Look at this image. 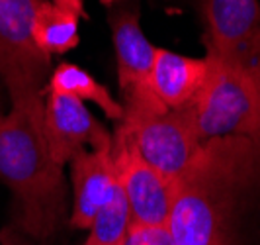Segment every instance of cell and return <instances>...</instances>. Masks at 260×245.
I'll list each match as a JSON object with an SVG mask.
<instances>
[{"mask_svg":"<svg viewBox=\"0 0 260 245\" xmlns=\"http://www.w3.org/2000/svg\"><path fill=\"white\" fill-rule=\"evenodd\" d=\"M45 0H0V78L6 89L31 85L45 92L51 57L34 41V22Z\"/></svg>","mask_w":260,"mask_h":245,"instance_id":"obj_5","label":"cell"},{"mask_svg":"<svg viewBox=\"0 0 260 245\" xmlns=\"http://www.w3.org/2000/svg\"><path fill=\"white\" fill-rule=\"evenodd\" d=\"M82 0H45L34 22V41L47 57L61 55L78 43V22L84 18Z\"/></svg>","mask_w":260,"mask_h":245,"instance_id":"obj_12","label":"cell"},{"mask_svg":"<svg viewBox=\"0 0 260 245\" xmlns=\"http://www.w3.org/2000/svg\"><path fill=\"white\" fill-rule=\"evenodd\" d=\"M45 94L43 129L51 157L61 167L71 163V159L82 149L110 133L78 98L53 91Z\"/></svg>","mask_w":260,"mask_h":245,"instance_id":"obj_10","label":"cell"},{"mask_svg":"<svg viewBox=\"0 0 260 245\" xmlns=\"http://www.w3.org/2000/svg\"><path fill=\"white\" fill-rule=\"evenodd\" d=\"M0 112H2V96H0Z\"/></svg>","mask_w":260,"mask_h":245,"instance_id":"obj_18","label":"cell"},{"mask_svg":"<svg viewBox=\"0 0 260 245\" xmlns=\"http://www.w3.org/2000/svg\"><path fill=\"white\" fill-rule=\"evenodd\" d=\"M206 78L192 100L202 142L260 140V80L252 67L206 51Z\"/></svg>","mask_w":260,"mask_h":245,"instance_id":"obj_4","label":"cell"},{"mask_svg":"<svg viewBox=\"0 0 260 245\" xmlns=\"http://www.w3.org/2000/svg\"><path fill=\"white\" fill-rule=\"evenodd\" d=\"M112 151L117 169V181L129 208L133 224H167L174 181L151 167L127 138L114 133Z\"/></svg>","mask_w":260,"mask_h":245,"instance_id":"obj_6","label":"cell"},{"mask_svg":"<svg viewBox=\"0 0 260 245\" xmlns=\"http://www.w3.org/2000/svg\"><path fill=\"white\" fill-rule=\"evenodd\" d=\"M47 91L71 94L80 102L96 104L106 114V118L116 124L123 118V104L117 102L104 85H100L88 71L80 69L78 65L61 63L57 69H53L45 87V92Z\"/></svg>","mask_w":260,"mask_h":245,"instance_id":"obj_13","label":"cell"},{"mask_svg":"<svg viewBox=\"0 0 260 245\" xmlns=\"http://www.w3.org/2000/svg\"><path fill=\"white\" fill-rule=\"evenodd\" d=\"M206 51L254 65L260 55L258 0H200Z\"/></svg>","mask_w":260,"mask_h":245,"instance_id":"obj_7","label":"cell"},{"mask_svg":"<svg viewBox=\"0 0 260 245\" xmlns=\"http://www.w3.org/2000/svg\"><path fill=\"white\" fill-rule=\"evenodd\" d=\"M123 245H176L167 224H133L129 222Z\"/></svg>","mask_w":260,"mask_h":245,"instance_id":"obj_14","label":"cell"},{"mask_svg":"<svg viewBox=\"0 0 260 245\" xmlns=\"http://www.w3.org/2000/svg\"><path fill=\"white\" fill-rule=\"evenodd\" d=\"M6 91L12 106L10 112H0V181L14 196L20 232L39 241L49 239L67 216V186L43 129L45 92L31 85Z\"/></svg>","mask_w":260,"mask_h":245,"instance_id":"obj_1","label":"cell"},{"mask_svg":"<svg viewBox=\"0 0 260 245\" xmlns=\"http://www.w3.org/2000/svg\"><path fill=\"white\" fill-rule=\"evenodd\" d=\"M252 69H254V67H252ZM254 73H256V77H258V80H260V71H256V69H254Z\"/></svg>","mask_w":260,"mask_h":245,"instance_id":"obj_17","label":"cell"},{"mask_svg":"<svg viewBox=\"0 0 260 245\" xmlns=\"http://www.w3.org/2000/svg\"><path fill=\"white\" fill-rule=\"evenodd\" d=\"M0 245H41V243H29V241H20L10 230H4V233H0Z\"/></svg>","mask_w":260,"mask_h":245,"instance_id":"obj_15","label":"cell"},{"mask_svg":"<svg viewBox=\"0 0 260 245\" xmlns=\"http://www.w3.org/2000/svg\"><path fill=\"white\" fill-rule=\"evenodd\" d=\"M250 67H254L256 71H260V59H258V61H254V65H250Z\"/></svg>","mask_w":260,"mask_h":245,"instance_id":"obj_16","label":"cell"},{"mask_svg":"<svg viewBox=\"0 0 260 245\" xmlns=\"http://www.w3.org/2000/svg\"><path fill=\"white\" fill-rule=\"evenodd\" d=\"M116 133L127 138L145 161L169 179H176L202 145L192 104L167 108L153 91L123 94V118Z\"/></svg>","mask_w":260,"mask_h":245,"instance_id":"obj_3","label":"cell"},{"mask_svg":"<svg viewBox=\"0 0 260 245\" xmlns=\"http://www.w3.org/2000/svg\"><path fill=\"white\" fill-rule=\"evenodd\" d=\"M69 165L73 179V212L69 224L75 230H88L117 186L112 135L108 133L100 142L82 149Z\"/></svg>","mask_w":260,"mask_h":245,"instance_id":"obj_9","label":"cell"},{"mask_svg":"<svg viewBox=\"0 0 260 245\" xmlns=\"http://www.w3.org/2000/svg\"><path fill=\"white\" fill-rule=\"evenodd\" d=\"M206 59H194L165 47H156L151 65V91L167 108H182L192 104L204 78Z\"/></svg>","mask_w":260,"mask_h":245,"instance_id":"obj_11","label":"cell"},{"mask_svg":"<svg viewBox=\"0 0 260 245\" xmlns=\"http://www.w3.org/2000/svg\"><path fill=\"white\" fill-rule=\"evenodd\" d=\"M112 30L121 92L149 91L155 45L141 30V0H100Z\"/></svg>","mask_w":260,"mask_h":245,"instance_id":"obj_8","label":"cell"},{"mask_svg":"<svg viewBox=\"0 0 260 245\" xmlns=\"http://www.w3.org/2000/svg\"><path fill=\"white\" fill-rule=\"evenodd\" d=\"M260 165V140L215 138L174 179L169 226L176 245H229L227 216Z\"/></svg>","mask_w":260,"mask_h":245,"instance_id":"obj_2","label":"cell"}]
</instances>
